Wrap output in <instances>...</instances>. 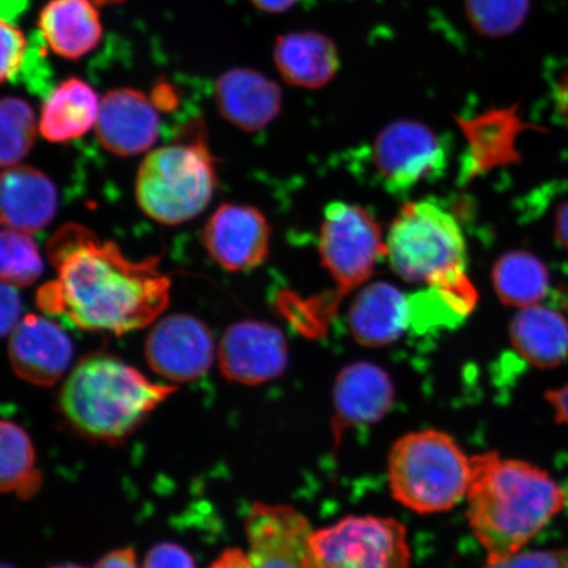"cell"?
Returning <instances> with one entry per match:
<instances>
[{"label":"cell","instance_id":"cell-1","mask_svg":"<svg viewBox=\"0 0 568 568\" xmlns=\"http://www.w3.org/2000/svg\"><path fill=\"white\" fill-rule=\"evenodd\" d=\"M57 280L36 296L47 315L65 317L87 331L123 333L145 328L165 312L169 276L158 257L132 261L118 244L80 224H67L49 241Z\"/></svg>","mask_w":568,"mask_h":568},{"label":"cell","instance_id":"cell-2","mask_svg":"<svg viewBox=\"0 0 568 568\" xmlns=\"http://www.w3.org/2000/svg\"><path fill=\"white\" fill-rule=\"evenodd\" d=\"M471 464L467 521L488 564L520 552L566 507L564 489L529 462L488 452Z\"/></svg>","mask_w":568,"mask_h":568},{"label":"cell","instance_id":"cell-3","mask_svg":"<svg viewBox=\"0 0 568 568\" xmlns=\"http://www.w3.org/2000/svg\"><path fill=\"white\" fill-rule=\"evenodd\" d=\"M105 354L90 355L69 375L60 407L77 432L97 442H122L175 393Z\"/></svg>","mask_w":568,"mask_h":568},{"label":"cell","instance_id":"cell-4","mask_svg":"<svg viewBox=\"0 0 568 568\" xmlns=\"http://www.w3.org/2000/svg\"><path fill=\"white\" fill-rule=\"evenodd\" d=\"M471 473V457L443 430L410 432L389 450L390 494L416 514H442L458 506L466 499Z\"/></svg>","mask_w":568,"mask_h":568},{"label":"cell","instance_id":"cell-5","mask_svg":"<svg viewBox=\"0 0 568 568\" xmlns=\"http://www.w3.org/2000/svg\"><path fill=\"white\" fill-rule=\"evenodd\" d=\"M216 170L205 141L204 125H191L186 139L155 149L141 163L136 181L140 209L155 222H190L211 202Z\"/></svg>","mask_w":568,"mask_h":568},{"label":"cell","instance_id":"cell-6","mask_svg":"<svg viewBox=\"0 0 568 568\" xmlns=\"http://www.w3.org/2000/svg\"><path fill=\"white\" fill-rule=\"evenodd\" d=\"M386 254L403 281L428 286L467 267L466 240L456 217L429 201L403 205L390 224Z\"/></svg>","mask_w":568,"mask_h":568},{"label":"cell","instance_id":"cell-7","mask_svg":"<svg viewBox=\"0 0 568 568\" xmlns=\"http://www.w3.org/2000/svg\"><path fill=\"white\" fill-rule=\"evenodd\" d=\"M312 568H410L407 529L395 518L347 516L310 539Z\"/></svg>","mask_w":568,"mask_h":568},{"label":"cell","instance_id":"cell-8","mask_svg":"<svg viewBox=\"0 0 568 568\" xmlns=\"http://www.w3.org/2000/svg\"><path fill=\"white\" fill-rule=\"evenodd\" d=\"M318 253L337 284V296H343L371 278L386 244L371 212L358 204L333 202L324 211Z\"/></svg>","mask_w":568,"mask_h":568},{"label":"cell","instance_id":"cell-9","mask_svg":"<svg viewBox=\"0 0 568 568\" xmlns=\"http://www.w3.org/2000/svg\"><path fill=\"white\" fill-rule=\"evenodd\" d=\"M449 146L436 131L416 120H396L382 130L372 148L376 178L389 194L406 193L442 176Z\"/></svg>","mask_w":568,"mask_h":568},{"label":"cell","instance_id":"cell-10","mask_svg":"<svg viewBox=\"0 0 568 568\" xmlns=\"http://www.w3.org/2000/svg\"><path fill=\"white\" fill-rule=\"evenodd\" d=\"M252 568H312L307 517L290 506L254 504L245 523Z\"/></svg>","mask_w":568,"mask_h":568},{"label":"cell","instance_id":"cell-11","mask_svg":"<svg viewBox=\"0 0 568 568\" xmlns=\"http://www.w3.org/2000/svg\"><path fill=\"white\" fill-rule=\"evenodd\" d=\"M145 354L149 366L162 378L193 382L209 372L215 357L212 332L191 315L162 318L149 333Z\"/></svg>","mask_w":568,"mask_h":568},{"label":"cell","instance_id":"cell-12","mask_svg":"<svg viewBox=\"0 0 568 568\" xmlns=\"http://www.w3.org/2000/svg\"><path fill=\"white\" fill-rule=\"evenodd\" d=\"M219 361L226 379L247 386L262 385L286 371L287 341L274 325L247 320L225 331Z\"/></svg>","mask_w":568,"mask_h":568},{"label":"cell","instance_id":"cell-13","mask_svg":"<svg viewBox=\"0 0 568 568\" xmlns=\"http://www.w3.org/2000/svg\"><path fill=\"white\" fill-rule=\"evenodd\" d=\"M270 225L252 205L223 204L203 230V244L211 258L230 272L261 266L270 252Z\"/></svg>","mask_w":568,"mask_h":568},{"label":"cell","instance_id":"cell-14","mask_svg":"<svg viewBox=\"0 0 568 568\" xmlns=\"http://www.w3.org/2000/svg\"><path fill=\"white\" fill-rule=\"evenodd\" d=\"M395 403L393 379L371 362L343 368L333 387L332 436L338 446L346 430L382 420Z\"/></svg>","mask_w":568,"mask_h":568},{"label":"cell","instance_id":"cell-15","mask_svg":"<svg viewBox=\"0 0 568 568\" xmlns=\"http://www.w3.org/2000/svg\"><path fill=\"white\" fill-rule=\"evenodd\" d=\"M160 126L158 106L144 92L113 89L101 99L97 136L106 151L120 158L149 151L159 139Z\"/></svg>","mask_w":568,"mask_h":568},{"label":"cell","instance_id":"cell-16","mask_svg":"<svg viewBox=\"0 0 568 568\" xmlns=\"http://www.w3.org/2000/svg\"><path fill=\"white\" fill-rule=\"evenodd\" d=\"M73 343L44 316L28 315L10 338V361L19 378L34 386L51 387L67 373L73 359Z\"/></svg>","mask_w":568,"mask_h":568},{"label":"cell","instance_id":"cell-17","mask_svg":"<svg viewBox=\"0 0 568 568\" xmlns=\"http://www.w3.org/2000/svg\"><path fill=\"white\" fill-rule=\"evenodd\" d=\"M215 101L226 122L245 132H257L280 115L282 90L257 70L234 68L219 77Z\"/></svg>","mask_w":568,"mask_h":568},{"label":"cell","instance_id":"cell-18","mask_svg":"<svg viewBox=\"0 0 568 568\" xmlns=\"http://www.w3.org/2000/svg\"><path fill=\"white\" fill-rule=\"evenodd\" d=\"M347 325L353 338L362 346L394 344L410 328L409 296L393 284L375 282L354 297Z\"/></svg>","mask_w":568,"mask_h":568},{"label":"cell","instance_id":"cell-19","mask_svg":"<svg viewBox=\"0 0 568 568\" xmlns=\"http://www.w3.org/2000/svg\"><path fill=\"white\" fill-rule=\"evenodd\" d=\"M59 195L51 180L30 166L6 168L0 182V211L7 229L44 230L55 216Z\"/></svg>","mask_w":568,"mask_h":568},{"label":"cell","instance_id":"cell-20","mask_svg":"<svg viewBox=\"0 0 568 568\" xmlns=\"http://www.w3.org/2000/svg\"><path fill=\"white\" fill-rule=\"evenodd\" d=\"M94 0H49L38 27L45 45L65 60H80L101 44L103 24Z\"/></svg>","mask_w":568,"mask_h":568},{"label":"cell","instance_id":"cell-21","mask_svg":"<svg viewBox=\"0 0 568 568\" xmlns=\"http://www.w3.org/2000/svg\"><path fill=\"white\" fill-rule=\"evenodd\" d=\"M274 63L284 82L291 87L317 90L335 80L341 59L335 41L328 36L301 31L276 39Z\"/></svg>","mask_w":568,"mask_h":568},{"label":"cell","instance_id":"cell-22","mask_svg":"<svg viewBox=\"0 0 568 568\" xmlns=\"http://www.w3.org/2000/svg\"><path fill=\"white\" fill-rule=\"evenodd\" d=\"M515 351L531 366L557 367L568 357V320L544 305L523 308L509 326Z\"/></svg>","mask_w":568,"mask_h":568},{"label":"cell","instance_id":"cell-23","mask_svg":"<svg viewBox=\"0 0 568 568\" xmlns=\"http://www.w3.org/2000/svg\"><path fill=\"white\" fill-rule=\"evenodd\" d=\"M101 101L94 89L80 78L70 77L47 95L39 131L51 142L83 136L97 124Z\"/></svg>","mask_w":568,"mask_h":568},{"label":"cell","instance_id":"cell-24","mask_svg":"<svg viewBox=\"0 0 568 568\" xmlns=\"http://www.w3.org/2000/svg\"><path fill=\"white\" fill-rule=\"evenodd\" d=\"M493 282L503 304L527 308L548 295L550 276L548 267L535 254L516 251L496 261Z\"/></svg>","mask_w":568,"mask_h":568},{"label":"cell","instance_id":"cell-25","mask_svg":"<svg viewBox=\"0 0 568 568\" xmlns=\"http://www.w3.org/2000/svg\"><path fill=\"white\" fill-rule=\"evenodd\" d=\"M0 487L2 493H17L28 499L39 491L41 475L34 468V450L30 436L16 423L0 426Z\"/></svg>","mask_w":568,"mask_h":568},{"label":"cell","instance_id":"cell-26","mask_svg":"<svg viewBox=\"0 0 568 568\" xmlns=\"http://www.w3.org/2000/svg\"><path fill=\"white\" fill-rule=\"evenodd\" d=\"M38 132L30 103L17 97H6L0 104V162L11 168L30 153Z\"/></svg>","mask_w":568,"mask_h":568},{"label":"cell","instance_id":"cell-27","mask_svg":"<svg viewBox=\"0 0 568 568\" xmlns=\"http://www.w3.org/2000/svg\"><path fill=\"white\" fill-rule=\"evenodd\" d=\"M44 272L38 245L30 233L6 229L0 236V275L17 287L31 286Z\"/></svg>","mask_w":568,"mask_h":568},{"label":"cell","instance_id":"cell-28","mask_svg":"<svg viewBox=\"0 0 568 568\" xmlns=\"http://www.w3.org/2000/svg\"><path fill=\"white\" fill-rule=\"evenodd\" d=\"M468 23L487 38H504L524 24L529 0H464Z\"/></svg>","mask_w":568,"mask_h":568},{"label":"cell","instance_id":"cell-29","mask_svg":"<svg viewBox=\"0 0 568 568\" xmlns=\"http://www.w3.org/2000/svg\"><path fill=\"white\" fill-rule=\"evenodd\" d=\"M0 38H2V83L17 82L21 77L28 55V40L23 31L12 20L0 21Z\"/></svg>","mask_w":568,"mask_h":568},{"label":"cell","instance_id":"cell-30","mask_svg":"<svg viewBox=\"0 0 568 568\" xmlns=\"http://www.w3.org/2000/svg\"><path fill=\"white\" fill-rule=\"evenodd\" d=\"M483 568H568V549L517 552Z\"/></svg>","mask_w":568,"mask_h":568},{"label":"cell","instance_id":"cell-31","mask_svg":"<svg viewBox=\"0 0 568 568\" xmlns=\"http://www.w3.org/2000/svg\"><path fill=\"white\" fill-rule=\"evenodd\" d=\"M144 568H195V564L180 545L163 542L148 552Z\"/></svg>","mask_w":568,"mask_h":568},{"label":"cell","instance_id":"cell-32","mask_svg":"<svg viewBox=\"0 0 568 568\" xmlns=\"http://www.w3.org/2000/svg\"><path fill=\"white\" fill-rule=\"evenodd\" d=\"M0 304H2V322H0V329H2V336L7 337L16 331L20 324L21 316V300L17 286L13 284L2 282V288H0Z\"/></svg>","mask_w":568,"mask_h":568},{"label":"cell","instance_id":"cell-33","mask_svg":"<svg viewBox=\"0 0 568 568\" xmlns=\"http://www.w3.org/2000/svg\"><path fill=\"white\" fill-rule=\"evenodd\" d=\"M152 102L158 110L172 111L180 103V97L173 84L166 81H160L152 90Z\"/></svg>","mask_w":568,"mask_h":568},{"label":"cell","instance_id":"cell-34","mask_svg":"<svg viewBox=\"0 0 568 568\" xmlns=\"http://www.w3.org/2000/svg\"><path fill=\"white\" fill-rule=\"evenodd\" d=\"M95 568H139L136 554L130 548L111 551L99 560Z\"/></svg>","mask_w":568,"mask_h":568},{"label":"cell","instance_id":"cell-35","mask_svg":"<svg viewBox=\"0 0 568 568\" xmlns=\"http://www.w3.org/2000/svg\"><path fill=\"white\" fill-rule=\"evenodd\" d=\"M546 399L556 412L557 422L568 425V385L548 390Z\"/></svg>","mask_w":568,"mask_h":568},{"label":"cell","instance_id":"cell-36","mask_svg":"<svg viewBox=\"0 0 568 568\" xmlns=\"http://www.w3.org/2000/svg\"><path fill=\"white\" fill-rule=\"evenodd\" d=\"M210 568H252L247 554L240 549H229Z\"/></svg>","mask_w":568,"mask_h":568},{"label":"cell","instance_id":"cell-37","mask_svg":"<svg viewBox=\"0 0 568 568\" xmlns=\"http://www.w3.org/2000/svg\"><path fill=\"white\" fill-rule=\"evenodd\" d=\"M255 9L268 13L286 12L297 3V0H248Z\"/></svg>","mask_w":568,"mask_h":568},{"label":"cell","instance_id":"cell-38","mask_svg":"<svg viewBox=\"0 0 568 568\" xmlns=\"http://www.w3.org/2000/svg\"><path fill=\"white\" fill-rule=\"evenodd\" d=\"M556 105L560 120L568 128V71L560 78L556 91Z\"/></svg>","mask_w":568,"mask_h":568},{"label":"cell","instance_id":"cell-39","mask_svg":"<svg viewBox=\"0 0 568 568\" xmlns=\"http://www.w3.org/2000/svg\"><path fill=\"white\" fill-rule=\"evenodd\" d=\"M556 233L558 243L568 252V201L560 204L557 212Z\"/></svg>","mask_w":568,"mask_h":568},{"label":"cell","instance_id":"cell-40","mask_svg":"<svg viewBox=\"0 0 568 568\" xmlns=\"http://www.w3.org/2000/svg\"><path fill=\"white\" fill-rule=\"evenodd\" d=\"M27 0H3L2 2V19L12 20L19 16V12L23 10Z\"/></svg>","mask_w":568,"mask_h":568},{"label":"cell","instance_id":"cell-41","mask_svg":"<svg viewBox=\"0 0 568 568\" xmlns=\"http://www.w3.org/2000/svg\"><path fill=\"white\" fill-rule=\"evenodd\" d=\"M98 6H106V4H119L125 2V0H94Z\"/></svg>","mask_w":568,"mask_h":568},{"label":"cell","instance_id":"cell-42","mask_svg":"<svg viewBox=\"0 0 568 568\" xmlns=\"http://www.w3.org/2000/svg\"><path fill=\"white\" fill-rule=\"evenodd\" d=\"M51 568H82V567L75 566V565H62V566H54Z\"/></svg>","mask_w":568,"mask_h":568},{"label":"cell","instance_id":"cell-43","mask_svg":"<svg viewBox=\"0 0 568 568\" xmlns=\"http://www.w3.org/2000/svg\"><path fill=\"white\" fill-rule=\"evenodd\" d=\"M2 568H13V567L10 565H3Z\"/></svg>","mask_w":568,"mask_h":568},{"label":"cell","instance_id":"cell-44","mask_svg":"<svg viewBox=\"0 0 568 568\" xmlns=\"http://www.w3.org/2000/svg\"><path fill=\"white\" fill-rule=\"evenodd\" d=\"M567 497H568V496H567ZM567 503H568V500H567Z\"/></svg>","mask_w":568,"mask_h":568}]
</instances>
